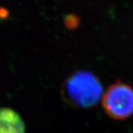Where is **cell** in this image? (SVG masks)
<instances>
[{
    "mask_svg": "<svg viewBox=\"0 0 133 133\" xmlns=\"http://www.w3.org/2000/svg\"><path fill=\"white\" fill-rule=\"evenodd\" d=\"M102 106L106 113L115 120H124L133 114V89L118 82L102 95Z\"/></svg>",
    "mask_w": 133,
    "mask_h": 133,
    "instance_id": "7a4b0ae2",
    "label": "cell"
},
{
    "mask_svg": "<svg viewBox=\"0 0 133 133\" xmlns=\"http://www.w3.org/2000/svg\"><path fill=\"white\" fill-rule=\"evenodd\" d=\"M103 94L101 81L90 72L78 71L69 76L62 87L63 99L76 108L87 109L98 104Z\"/></svg>",
    "mask_w": 133,
    "mask_h": 133,
    "instance_id": "6da1fadb",
    "label": "cell"
},
{
    "mask_svg": "<svg viewBox=\"0 0 133 133\" xmlns=\"http://www.w3.org/2000/svg\"><path fill=\"white\" fill-rule=\"evenodd\" d=\"M0 133H25V124L17 112L0 108Z\"/></svg>",
    "mask_w": 133,
    "mask_h": 133,
    "instance_id": "3957f363",
    "label": "cell"
}]
</instances>
